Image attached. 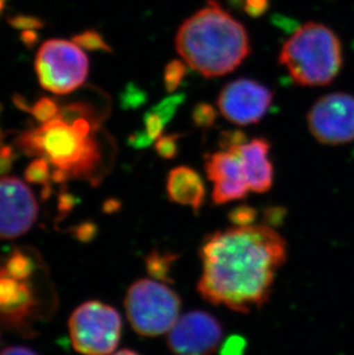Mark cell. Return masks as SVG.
Returning <instances> with one entry per match:
<instances>
[{
    "label": "cell",
    "instance_id": "obj_1",
    "mask_svg": "<svg viewBox=\"0 0 354 355\" xmlns=\"http://www.w3.org/2000/svg\"><path fill=\"white\" fill-rule=\"evenodd\" d=\"M199 255V295L212 305L250 313L268 302L287 261V241L271 225H234L206 236Z\"/></svg>",
    "mask_w": 354,
    "mask_h": 355
},
{
    "label": "cell",
    "instance_id": "obj_2",
    "mask_svg": "<svg viewBox=\"0 0 354 355\" xmlns=\"http://www.w3.org/2000/svg\"><path fill=\"white\" fill-rule=\"evenodd\" d=\"M101 118L87 103H71L60 114L40 127L26 131L17 144L27 155L43 158L53 166L56 182L68 178L98 181L104 166L98 141Z\"/></svg>",
    "mask_w": 354,
    "mask_h": 355
},
{
    "label": "cell",
    "instance_id": "obj_3",
    "mask_svg": "<svg viewBox=\"0 0 354 355\" xmlns=\"http://www.w3.org/2000/svg\"><path fill=\"white\" fill-rule=\"evenodd\" d=\"M175 46L184 62L205 78L234 71L251 51L244 26L215 0L180 24Z\"/></svg>",
    "mask_w": 354,
    "mask_h": 355
},
{
    "label": "cell",
    "instance_id": "obj_4",
    "mask_svg": "<svg viewBox=\"0 0 354 355\" xmlns=\"http://www.w3.org/2000/svg\"><path fill=\"white\" fill-rule=\"evenodd\" d=\"M278 61L294 83L304 87L328 85L342 69L341 40L327 26L308 22L283 44Z\"/></svg>",
    "mask_w": 354,
    "mask_h": 355
},
{
    "label": "cell",
    "instance_id": "obj_5",
    "mask_svg": "<svg viewBox=\"0 0 354 355\" xmlns=\"http://www.w3.org/2000/svg\"><path fill=\"white\" fill-rule=\"evenodd\" d=\"M180 295L157 279H138L128 288L124 307L131 327L143 337L171 331L180 315Z\"/></svg>",
    "mask_w": 354,
    "mask_h": 355
},
{
    "label": "cell",
    "instance_id": "obj_6",
    "mask_svg": "<svg viewBox=\"0 0 354 355\" xmlns=\"http://www.w3.org/2000/svg\"><path fill=\"white\" fill-rule=\"evenodd\" d=\"M35 71L44 90L54 94H68L87 80L89 59L74 42L47 40L37 52Z\"/></svg>",
    "mask_w": 354,
    "mask_h": 355
},
{
    "label": "cell",
    "instance_id": "obj_7",
    "mask_svg": "<svg viewBox=\"0 0 354 355\" xmlns=\"http://www.w3.org/2000/svg\"><path fill=\"white\" fill-rule=\"evenodd\" d=\"M74 349L84 355H110L117 349L122 321L117 309L92 300L78 306L69 320Z\"/></svg>",
    "mask_w": 354,
    "mask_h": 355
},
{
    "label": "cell",
    "instance_id": "obj_8",
    "mask_svg": "<svg viewBox=\"0 0 354 355\" xmlns=\"http://www.w3.org/2000/svg\"><path fill=\"white\" fill-rule=\"evenodd\" d=\"M308 128L317 141L326 145L354 141V97L335 92L321 97L308 112Z\"/></svg>",
    "mask_w": 354,
    "mask_h": 355
},
{
    "label": "cell",
    "instance_id": "obj_9",
    "mask_svg": "<svg viewBox=\"0 0 354 355\" xmlns=\"http://www.w3.org/2000/svg\"><path fill=\"white\" fill-rule=\"evenodd\" d=\"M274 94L264 84L248 78L228 83L217 98L221 114L231 123L245 127L258 123L267 114Z\"/></svg>",
    "mask_w": 354,
    "mask_h": 355
},
{
    "label": "cell",
    "instance_id": "obj_10",
    "mask_svg": "<svg viewBox=\"0 0 354 355\" xmlns=\"http://www.w3.org/2000/svg\"><path fill=\"white\" fill-rule=\"evenodd\" d=\"M224 328L210 313L192 311L180 316L168 335L174 355H212L221 344Z\"/></svg>",
    "mask_w": 354,
    "mask_h": 355
},
{
    "label": "cell",
    "instance_id": "obj_11",
    "mask_svg": "<svg viewBox=\"0 0 354 355\" xmlns=\"http://www.w3.org/2000/svg\"><path fill=\"white\" fill-rule=\"evenodd\" d=\"M37 216L38 204L29 187L19 178H0V238L24 235Z\"/></svg>",
    "mask_w": 354,
    "mask_h": 355
},
{
    "label": "cell",
    "instance_id": "obj_12",
    "mask_svg": "<svg viewBox=\"0 0 354 355\" xmlns=\"http://www.w3.org/2000/svg\"><path fill=\"white\" fill-rule=\"evenodd\" d=\"M238 148L221 150L205 157V171L213 183L212 200L215 205L241 200L250 191Z\"/></svg>",
    "mask_w": 354,
    "mask_h": 355
},
{
    "label": "cell",
    "instance_id": "obj_13",
    "mask_svg": "<svg viewBox=\"0 0 354 355\" xmlns=\"http://www.w3.org/2000/svg\"><path fill=\"white\" fill-rule=\"evenodd\" d=\"M250 191L266 193L274 182V167L269 159L271 143L266 138H254L237 148Z\"/></svg>",
    "mask_w": 354,
    "mask_h": 355
},
{
    "label": "cell",
    "instance_id": "obj_14",
    "mask_svg": "<svg viewBox=\"0 0 354 355\" xmlns=\"http://www.w3.org/2000/svg\"><path fill=\"white\" fill-rule=\"evenodd\" d=\"M166 192L169 200L190 207L196 214L201 211L206 197V189L201 175L187 166L173 168L168 173Z\"/></svg>",
    "mask_w": 354,
    "mask_h": 355
},
{
    "label": "cell",
    "instance_id": "obj_15",
    "mask_svg": "<svg viewBox=\"0 0 354 355\" xmlns=\"http://www.w3.org/2000/svg\"><path fill=\"white\" fill-rule=\"evenodd\" d=\"M34 306V295L27 279L10 275L0 268V318L17 321L28 315Z\"/></svg>",
    "mask_w": 354,
    "mask_h": 355
},
{
    "label": "cell",
    "instance_id": "obj_16",
    "mask_svg": "<svg viewBox=\"0 0 354 355\" xmlns=\"http://www.w3.org/2000/svg\"><path fill=\"white\" fill-rule=\"evenodd\" d=\"M14 101L17 107L33 115L35 120L38 121L40 123H47L60 114L61 106L59 105V101L53 98L42 97L35 101L34 104L29 105L24 98L17 96Z\"/></svg>",
    "mask_w": 354,
    "mask_h": 355
},
{
    "label": "cell",
    "instance_id": "obj_17",
    "mask_svg": "<svg viewBox=\"0 0 354 355\" xmlns=\"http://www.w3.org/2000/svg\"><path fill=\"white\" fill-rule=\"evenodd\" d=\"M177 259H178V255L175 253L154 250L147 255L146 260H145L147 272L157 281L165 282V283L173 282L171 268Z\"/></svg>",
    "mask_w": 354,
    "mask_h": 355
},
{
    "label": "cell",
    "instance_id": "obj_18",
    "mask_svg": "<svg viewBox=\"0 0 354 355\" xmlns=\"http://www.w3.org/2000/svg\"><path fill=\"white\" fill-rule=\"evenodd\" d=\"M34 262L31 257L24 254V252L15 251L6 261L3 269L10 275L20 279H28L34 272Z\"/></svg>",
    "mask_w": 354,
    "mask_h": 355
},
{
    "label": "cell",
    "instance_id": "obj_19",
    "mask_svg": "<svg viewBox=\"0 0 354 355\" xmlns=\"http://www.w3.org/2000/svg\"><path fill=\"white\" fill-rule=\"evenodd\" d=\"M187 66L184 61L171 60L166 64L164 71V84L165 89L169 94H173L178 90V87L182 85L183 80L187 76Z\"/></svg>",
    "mask_w": 354,
    "mask_h": 355
},
{
    "label": "cell",
    "instance_id": "obj_20",
    "mask_svg": "<svg viewBox=\"0 0 354 355\" xmlns=\"http://www.w3.org/2000/svg\"><path fill=\"white\" fill-rule=\"evenodd\" d=\"M73 42L78 45L81 49L91 51V52H105V53H112L113 52L112 47L103 37V35L99 31H94V29L75 35L73 37Z\"/></svg>",
    "mask_w": 354,
    "mask_h": 355
},
{
    "label": "cell",
    "instance_id": "obj_21",
    "mask_svg": "<svg viewBox=\"0 0 354 355\" xmlns=\"http://www.w3.org/2000/svg\"><path fill=\"white\" fill-rule=\"evenodd\" d=\"M50 166L45 159L37 158L26 169V180L35 184H47L51 178Z\"/></svg>",
    "mask_w": 354,
    "mask_h": 355
},
{
    "label": "cell",
    "instance_id": "obj_22",
    "mask_svg": "<svg viewBox=\"0 0 354 355\" xmlns=\"http://www.w3.org/2000/svg\"><path fill=\"white\" fill-rule=\"evenodd\" d=\"M217 113L215 108L208 103H199L192 110L191 119L194 125L201 129H210L217 121Z\"/></svg>",
    "mask_w": 354,
    "mask_h": 355
},
{
    "label": "cell",
    "instance_id": "obj_23",
    "mask_svg": "<svg viewBox=\"0 0 354 355\" xmlns=\"http://www.w3.org/2000/svg\"><path fill=\"white\" fill-rule=\"evenodd\" d=\"M182 137L178 134L162 135L158 138L154 144V148L158 155L161 158L174 159L178 155L180 150V138Z\"/></svg>",
    "mask_w": 354,
    "mask_h": 355
},
{
    "label": "cell",
    "instance_id": "obj_24",
    "mask_svg": "<svg viewBox=\"0 0 354 355\" xmlns=\"http://www.w3.org/2000/svg\"><path fill=\"white\" fill-rule=\"evenodd\" d=\"M184 98H185L184 94H173L165 98L160 103H158L151 111L159 115L164 120L165 123L167 124L174 116L177 108L180 107V105L183 103Z\"/></svg>",
    "mask_w": 354,
    "mask_h": 355
},
{
    "label": "cell",
    "instance_id": "obj_25",
    "mask_svg": "<svg viewBox=\"0 0 354 355\" xmlns=\"http://www.w3.org/2000/svg\"><path fill=\"white\" fill-rule=\"evenodd\" d=\"M7 22L17 31H40L45 27V22L42 19L26 14H17L14 17H8Z\"/></svg>",
    "mask_w": 354,
    "mask_h": 355
},
{
    "label": "cell",
    "instance_id": "obj_26",
    "mask_svg": "<svg viewBox=\"0 0 354 355\" xmlns=\"http://www.w3.org/2000/svg\"><path fill=\"white\" fill-rule=\"evenodd\" d=\"M257 218V211L251 206H238L229 213V220L236 227H246L254 225Z\"/></svg>",
    "mask_w": 354,
    "mask_h": 355
},
{
    "label": "cell",
    "instance_id": "obj_27",
    "mask_svg": "<svg viewBox=\"0 0 354 355\" xmlns=\"http://www.w3.org/2000/svg\"><path fill=\"white\" fill-rule=\"evenodd\" d=\"M124 108H137L146 101V94L135 84H129L121 97Z\"/></svg>",
    "mask_w": 354,
    "mask_h": 355
},
{
    "label": "cell",
    "instance_id": "obj_28",
    "mask_svg": "<svg viewBox=\"0 0 354 355\" xmlns=\"http://www.w3.org/2000/svg\"><path fill=\"white\" fill-rule=\"evenodd\" d=\"M144 124H145V131L153 141H157L158 138L162 136L164 131L165 122L159 115L155 114L154 112H147L144 116Z\"/></svg>",
    "mask_w": 354,
    "mask_h": 355
},
{
    "label": "cell",
    "instance_id": "obj_29",
    "mask_svg": "<svg viewBox=\"0 0 354 355\" xmlns=\"http://www.w3.org/2000/svg\"><path fill=\"white\" fill-rule=\"evenodd\" d=\"M220 146L222 150H231L246 143L245 135L239 130L224 131L220 135Z\"/></svg>",
    "mask_w": 354,
    "mask_h": 355
},
{
    "label": "cell",
    "instance_id": "obj_30",
    "mask_svg": "<svg viewBox=\"0 0 354 355\" xmlns=\"http://www.w3.org/2000/svg\"><path fill=\"white\" fill-rule=\"evenodd\" d=\"M246 349V340L242 336H230L221 347L220 355H243Z\"/></svg>",
    "mask_w": 354,
    "mask_h": 355
},
{
    "label": "cell",
    "instance_id": "obj_31",
    "mask_svg": "<svg viewBox=\"0 0 354 355\" xmlns=\"http://www.w3.org/2000/svg\"><path fill=\"white\" fill-rule=\"evenodd\" d=\"M15 153L13 148L8 145L0 144V178H6V175L12 171Z\"/></svg>",
    "mask_w": 354,
    "mask_h": 355
},
{
    "label": "cell",
    "instance_id": "obj_32",
    "mask_svg": "<svg viewBox=\"0 0 354 355\" xmlns=\"http://www.w3.org/2000/svg\"><path fill=\"white\" fill-rule=\"evenodd\" d=\"M271 6L269 0H244L243 10L251 17H260Z\"/></svg>",
    "mask_w": 354,
    "mask_h": 355
},
{
    "label": "cell",
    "instance_id": "obj_33",
    "mask_svg": "<svg viewBox=\"0 0 354 355\" xmlns=\"http://www.w3.org/2000/svg\"><path fill=\"white\" fill-rule=\"evenodd\" d=\"M129 145L135 148H144L150 146L153 139L146 134V131H136L128 138Z\"/></svg>",
    "mask_w": 354,
    "mask_h": 355
},
{
    "label": "cell",
    "instance_id": "obj_34",
    "mask_svg": "<svg viewBox=\"0 0 354 355\" xmlns=\"http://www.w3.org/2000/svg\"><path fill=\"white\" fill-rule=\"evenodd\" d=\"M273 22H274L275 26H278V27L281 28L283 31L292 33V34L301 28L297 21L290 19V17H283V15H274Z\"/></svg>",
    "mask_w": 354,
    "mask_h": 355
},
{
    "label": "cell",
    "instance_id": "obj_35",
    "mask_svg": "<svg viewBox=\"0 0 354 355\" xmlns=\"http://www.w3.org/2000/svg\"><path fill=\"white\" fill-rule=\"evenodd\" d=\"M21 42L24 44V46L31 47L34 46L35 44L38 43V35L36 31H24L20 36Z\"/></svg>",
    "mask_w": 354,
    "mask_h": 355
},
{
    "label": "cell",
    "instance_id": "obj_36",
    "mask_svg": "<svg viewBox=\"0 0 354 355\" xmlns=\"http://www.w3.org/2000/svg\"><path fill=\"white\" fill-rule=\"evenodd\" d=\"M0 355H37L34 351L31 349H27L24 346H12L8 349H3Z\"/></svg>",
    "mask_w": 354,
    "mask_h": 355
},
{
    "label": "cell",
    "instance_id": "obj_37",
    "mask_svg": "<svg viewBox=\"0 0 354 355\" xmlns=\"http://www.w3.org/2000/svg\"><path fill=\"white\" fill-rule=\"evenodd\" d=\"M112 355H140L138 353L134 352V351H130V349H121L119 352L114 353Z\"/></svg>",
    "mask_w": 354,
    "mask_h": 355
},
{
    "label": "cell",
    "instance_id": "obj_38",
    "mask_svg": "<svg viewBox=\"0 0 354 355\" xmlns=\"http://www.w3.org/2000/svg\"><path fill=\"white\" fill-rule=\"evenodd\" d=\"M5 5H6V0H0V15L3 14V10H5Z\"/></svg>",
    "mask_w": 354,
    "mask_h": 355
}]
</instances>
